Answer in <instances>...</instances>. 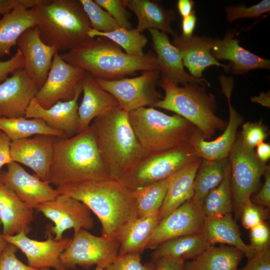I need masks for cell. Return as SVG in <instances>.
<instances>
[{
  "instance_id": "1",
  "label": "cell",
  "mask_w": 270,
  "mask_h": 270,
  "mask_svg": "<svg viewBox=\"0 0 270 270\" xmlns=\"http://www.w3.org/2000/svg\"><path fill=\"white\" fill-rule=\"evenodd\" d=\"M59 194L84 203L98 217L102 236L118 240L126 225L136 217L133 190L118 179L88 181L56 186Z\"/></svg>"
},
{
  "instance_id": "2",
  "label": "cell",
  "mask_w": 270,
  "mask_h": 270,
  "mask_svg": "<svg viewBox=\"0 0 270 270\" xmlns=\"http://www.w3.org/2000/svg\"><path fill=\"white\" fill-rule=\"evenodd\" d=\"M112 178L92 124L70 138L56 137L48 182L56 186Z\"/></svg>"
},
{
  "instance_id": "3",
  "label": "cell",
  "mask_w": 270,
  "mask_h": 270,
  "mask_svg": "<svg viewBox=\"0 0 270 270\" xmlns=\"http://www.w3.org/2000/svg\"><path fill=\"white\" fill-rule=\"evenodd\" d=\"M59 54L66 62L82 68L94 78L106 80L122 78L138 71H160L156 56L152 52L141 57L131 56L104 37H95Z\"/></svg>"
},
{
  "instance_id": "4",
  "label": "cell",
  "mask_w": 270,
  "mask_h": 270,
  "mask_svg": "<svg viewBox=\"0 0 270 270\" xmlns=\"http://www.w3.org/2000/svg\"><path fill=\"white\" fill-rule=\"evenodd\" d=\"M92 124L112 178L118 179L149 154L136 136L128 112L119 106L95 118Z\"/></svg>"
},
{
  "instance_id": "5",
  "label": "cell",
  "mask_w": 270,
  "mask_h": 270,
  "mask_svg": "<svg viewBox=\"0 0 270 270\" xmlns=\"http://www.w3.org/2000/svg\"><path fill=\"white\" fill-rule=\"evenodd\" d=\"M36 28L42 41L66 52L91 40L90 22L79 0H36Z\"/></svg>"
},
{
  "instance_id": "6",
  "label": "cell",
  "mask_w": 270,
  "mask_h": 270,
  "mask_svg": "<svg viewBox=\"0 0 270 270\" xmlns=\"http://www.w3.org/2000/svg\"><path fill=\"white\" fill-rule=\"evenodd\" d=\"M157 86L162 88L165 96L152 107L172 111L183 117L200 131L205 140L226 128L227 122L216 114L215 96L208 93L204 86L189 83L181 87L162 76Z\"/></svg>"
},
{
  "instance_id": "7",
  "label": "cell",
  "mask_w": 270,
  "mask_h": 270,
  "mask_svg": "<svg viewBox=\"0 0 270 270\" xmlns=\"http://www.w3.org/2000/svg\"><path fill=\"white\" fill-rule=\"evenodd\" d=\"M130 123L140 142L149 153L168 150L190 140L196 127L183 117L168 116L153 107L128 112Z\"/></svg>"
},
{
  "instance_id": "8",
  "label": "cell",
  "mask_w": 270,
  "mask_h": 270,
  "mask_svg": "<svg viewBox=\"0 0 270 270\" xmlns=\"http://www.w3.org/2000/svg\"><path fill=\"white\" fill-rule=\"evenodd\" d=\"M198 158L188 142L168 150L148 154L118 180L134 190L170 176Z\"/></svg>"
},
{
  "instance_id": "9",
  "label": "cell",
  "mask_w": 270,
  "mask_h": 270,
  "mask_svg": "<svg viewBox=\"0 0 270 270\" xmlns=\"http://www.w3.org/2000/svg\"><path fill=\"white\" fill-rule=\"evenodd\" d=\"M230 167V186L236 216L240 214L244 203L256 189L268 166L261 162L254 148L248 147L240 134L228 156Z\"/></svg>"
},
{
  "instance_id": "10",
  "label": "cell",
  "mask_w": 270,
  "mask_h": 270,
  "mask_svg": "<svg viewBox=\"0 0 270 270\" xmlns=\"http://www.w3.org/2000/svg\"><path fill=\"white\" fill-rule=\"evenodd\" d=\"M119 247L118 240L96 236L81 229L74 232L60 256V261L66 270L75 269L77 266L88 269L94 264L105 268L118 254Z\"/></svg>"
},
{
  "instance_id": "11",
  "label": "cell",
  "mask_w": 270,
  "mask_h": 270,
  "mask_svg": "<svg viewBox=\"0 0 270 270\" xmlns=\"http://www.w3.org/2000/svg\"><path fill=\"white\" fill-rule=\"evenodd\" d=\"M160 77V72L154 70L144 71L140 76L132 78L94 80L102 89L116 98L122 108L129 112L146 106L152 107L163 98L156 90Z\"/></svg>"
},
{
  "instance_id": "12",
  "label": "cell",
  "mask_w": 270,
  "mask_h": 270,
  "mask_svg": "<svg viewBox=\"0 0 270 270\" xmlns=\"http://www.w3.org/2000/svg\"><path fill=\"white\" fill-rule=\"evenodd\" d=\"M36 210L54 223L50 229L56 240L63 238L64 232L68 229L76 232L94 226L90 210L80 201L64 194L39 204Z\"/></svg>"
},
{
  "instance_id": "13",
  "label": "cell",
  "mask_w": 270,
  "mask_h": 270,
  "mask_svg": "<svg viewBox=\"0 0 270 270\" xmlns=\"http://www.w3.org/2000/svg\"><path fill=\"white\" fill-rule=\"evenodd\" d=\"M84 72L82 68L66 62L58 52H56L46 80L34 98L45 108H50L58 101L72 100Z\"/></svg>"
},
{
  "instance_id": "14",
  "label": "cell",
  "mask_w": 270,
  "mask_h": 270,
  "mask_svg": "<svg viewBox=\"0 0 270 270\" xmlns=\"http://www.w3.org/2000/svg\"><path fill=\"white\" fill-rule=\"evenodd\" d=\"M204 218L201 207L192 198L188 200L159 221L146 249L154 250L174 238L202 233Z\"/></svg>"
},
{
  "instance_id": "15",
  "label": "cell",
  "mask_w": 270,
  "mask_h": 270,
  "mask_svg": "<svg viewBox=\"0 0 270 270\" xmlns=\"http://www.w3.org/2000/svg\"><path fill=\"white\" fill-rule=\"evenodd\" d=\"M6 166V171L0 170V182L30 208L36 209L59 194L49 182L30 174L18 163L12 161Z\"/></svg>"
},
{
  "instance_id": "16",
  "label": "cell",
  "mask_w": 270,
  "mask_h": 270,
  "mask_svg": "<svg viewBox=\"0 0 270 270\" xmlns=\"http://www.w3.org/2000/svg\"><path fill=\"white\" fill-rule=\"evenodd\" d=\"M56 138L50 135L36 134L12 141L11 160L31 168L38 178L48 182Z\"/></svg>"
},
{
  "instance_id": "17",
  "label": "cell",
  "mask_w": 270,
  "mask_h": 270,
  "mask_svg": "<svg viewBox=\"0 0 270 270\" xmlns=\"http://www.w3.org/2000/svg\"><path fill=\"white\" fill-rule=\"evenodd\" d=\"M2 236L8 243L20 250L25 254L29 266L37 269L66 270L60 262V256L69 244L70 238L56 240L49 235L46 240L39 241L29 238L22 232L13 236Z\"/></svg>"
},
{
  "instance_id": "18",
  "label": "cell",
  "mask_w": 270,
  "mask_h": 270,
  "mask_svg": "<svg viewBox=\"0 0 270 270\" xmlns=\"http://www.w3.org/2000/svg\"><path fill=\"white\" fill-rule=\"evenodd\" d=\"M39 88L24 68L14 71L0 84V114L6 118L25 117Z\"/></svg>"
},
{
  "instance_id": "19",
  "label": "cell",
  "mask_w": 270,
  "mask_h": 270,
  "mask_svg": "<svg viewBox=\"0 0 270 270\" xmlns=\"http://www.w3.org/2000/svg\"><path fill=\"white\" fill-rule=\"evenodd\" d=\"M82 92L80 82L72 100L58 101L48 108H42L34 98L26 109L25 118H41L52 129L63 132L66 138L72 137L78 133V100Z\"/></svg>"
},
{
  "instance_id": "20",
  "label": "cell",
  "mask_w": 270,
  "mask_h": 270,
  "mask_svg": "<svg viewBox=\"0 0 270 270\" xmlns=\"http://www.w3.org/2000/svg\"><path fill=\"white\" fill-rule=\"evenodd\" d=\"M16 46L24 56V68L40 89L46 80L58 51L42 41L35 27L24 31L18 38Z\"/></svg>"
},
{
  "instance_id": "21",
  "label": "cell",
  "mask_w": 270,
  "mask_h": 270,
  "mask_svg": "<svg viewBox=\"0 0 270 270\" xmlns=\"http://www.w3.org/2000/svg\"><path fill=\"white\" fill-rule=\"evenodd\" d=\"M238 34L236 30H230L223 38L213 39L210 50L212 56L218 61L229 60L230 70L234 74H244L258 68L270 70V60L258 56L239 44Z\"/></svg>"
},
{
  "instance_id": "22",
  "label": "cell",
  "mask_w": 270,
  "mask_h": 270,
  "mask_svg": "<svg viewBox=\"0 0 270 270\" xmlns=\"http://www.w3.org/2000/svg\"><path fill=\"white\" fill-rule=\"evenodd\" d=\"M148 31L160 68V76L167 78L178 85L196 83L203 86H210L205 78H196L184 70L180 52L170 42L166 34L156 30Z\"/></svg>"
},
{
  "instance_id": "23",
  "label": "cell",
  "mask_w": 270,
  "mask_h": 270,
  "mask_svg": "<svg viewBox=\"0 0 270 270\" xmlns=\"http://www.w3.org/2000/svg\"><path fill=\"white\" fill-rule=\"evenodd\" d=\"M212 40L207 36L194 35L189 38L181 34L173 37L172 44L179 50L184 66L192 76L201 78L202 72L212 66L222 67L226 72L230 70V64H221L212 55Z\"/></svg>"
},
{
  "instance_id": "24",
  "label": "cell",
  "mask_w": 270,
  "mask_h": 270,
  "mask_svg": "<svg viewBox=\"0 0 270 270\" xmlns=\"http://www.w3.org/2000/svg\"><path fill=\"white\" fill-rule=\"evenodd\" d=\"M228 102L229 119L222 134L214 140L207 141L196 128L190 140L197 156L202 159L216 160L228 158L236 139L238 128L244 122V118L232 106L230 100H228Z\"/></svg>"
},
{
  "instance_id": "25",
  "label": "cell",
  "mask_w": 270,
  "mask_h": 270,
  "mask_svg": "<svg viewBox=\"0 0 270 270\" xmlns=\"http://www.w3.org/2000/svg\"><path fill=\"white\" fill-rule=\"evenodd\" d=\"M36 0H23L0 19V57L10 54L20 35L37 22Z\"/></svg>"
},
{
  "instance_id": "26",
  "label": "cell",
  "mask_w": 270,
  "mask_h": 270,
  "mask_svg": "<svg viewBox=\"0 0 270 270\" xmlns=\"http://www.w3.org/2000/svg\"><path fill=\"white\" fill-rule=\"evenodd\" d=\"M80 82L84 95L78 108V133L88 128L95 118L119 106L116 98L102 89L89 73L85 72Z\"/></svg>"
},
{
  "instance_id": "27",
  "label": "cell",
  "mask_w": 270,
  "mask_h": 270,
  "mask_svg": "<svg viewBox=\"0 0 270 270\" xmlns=\"http://www.w3.org/2000/svg\"><path fill=\"white\" fill-rule=\"evenodd\" d=\"M34 219V209L0 182V220L3 228L2 234L10 236L22 232L27 235Z\"/></svg>"
},
{
  "instance_id": "28",
  "label": "cell",
  "mask_w": 270,
  "mask_h": 270,
  "mask_svg": "<svg viewBox=\"0 0 270 270\" xmlns=\"http://www.w3.org/2000/svg\"><path fill=\"white\" fill-rule=\"evenodd\" d=\"M123 5L136 16V28L140 32L144 30H156L174 37L178 34L172 28L176 20L175 12L165 8L159 1L152 0H122Z\"/></svg>"
},
{
  "instance_id": "29",
  "label": "cell",
  "mask_w": 270,
  "mask_h": 270,
  "mask_svg": "<svg viewBox=\"0 0 270 270\" xmlns=\"http://www.w3.org/2000/svg\"><path fill=\"white\" fill-rule=\"evenodd\" d=\"M202 234L209 246L226 244L240 250L248 260L256 252L242 240L238 226L231 213L222 216H204Z\"/></svg>"
},
{
  "instance_id": "30",
  "label": "cell",
  "mask_w": 270,
  "mask_h": 270,
  "mask_svg": "<svg viewBox=\"0 0 270 270\" xmlns=\"http://www.w3.org/2000/svg\"><path fill=\"white\" fill-rule=\"evenodd\" d=\"M201 161L199 158L174 174L159 211V221L192 198L194 180Z\"/></svg>"
},
{
  "instance_id": "31",
  "label": "cell",
  "mask_w": 270,
  "mask_h": 270,
  "mask_svg": "<svg viewBox=\"0 0 270 270\" xmlns=\"http://www.w3.org/2000/svg\"><path fill=\"white\" fill-rule=\"evenodd\" d=\"M159 222V212L130 221L121 232L118 241V254L138 253L141 254L146 246Z\"/></svg>"
},
{
  "instance_id": "32",
  "label": "cell",
  "mask_w": 270,
  "mask_h": 270,
  "mask_svg": "<svg viewBox=\"0 0 270 270\" xmlns=\"http://www.w3.org/2000/svg\"><path fill=\"white\" fill-rule=\"evenodd\" d=\"M208 246L202 233L174 238L158 244L151 254L150 260L162 257L184 262L187 260H193Z\"/></svg>"
},
{
  "instance_id": "33",
  "label": "cell",
  "mask_w": 270,
  "mask_h": 270,
  "mask_svg": "<svg viewBox=\"0 0 270 270\" xmlns=\"http://www.w3.org/2000/svg\"><path fill=\"white\" fill-rule=\"evenodd\" d=\"M244 256L232 246L210 245L196 258L185 263L184 270H238Z\"/></svg>"
},
{
  "instance_id": "34",
  "label": "cell",
  "mask_w": 270,
  "mask_h": 270,
  "mask_svg": "<svg viewBox=\"0 0 270 270\" xmlns=\"http://www.w3.org/2000/svg\"><path fill=\"white\" fill-rule=\"evenodd\" d=\"M228 164V158L216 160L202 159L194 180L192 198L201 208L205 196L222 181Z\"/></svg>"
},
{
  "instance_id": "35",
  "label": "cell",
  "mask_w": 270,
  "mask_h": 270,
  "mask_svg": "<svg viewBox=\"0 0 270 270\" xmlns=\"http://www.w3.org/2000/svg\"><path fill=\"white\" fill-rule=\"evenodd\" d=\"M0 130L4 132L11 141L28 138L36 134L66 138L64 134L52 129L43 120L38 118L0 116Z\"/></svg>"
},
{
  "instance_id": "36",
  "label": "cell",
  "mask_w": 270,
  "mask_h": 270,
  "mask_svg": "<svg viewBox=\"0 0 270 270\" xmlns=\"http://www.w3.org/2000/svg\"><path fill=\"white\" fill-rule=\"evenodd\" d=\"M230 186V167L226 166L221 183L210 192L204 198L202 210L204 216H222L231 213L233 210Z\"/></svg>"
},
{
  "instance_id": "37",
  "label": "cell",
  "mask_w": 270,
  "mask_h": 270,
  "mask_svg": "<svg viewBox=\"0 0 270 270\" xmlns=\"http://www.w3.org/2000/svg\"><path fill=\"white\" fill-rule=\"evenodd\" d=\"M174 174L133 190L136 202V217L159 212Z\"/></svg>"
},
{
  "instance_id": "38",
  "label": "cell",
  "mask_w": 270,
  "mask_h": 270,
  "mask_svg": "<svg viewBox=\"0 0 270 270\" xmlns=\"http://www.w3.org/2000/svg\"><path fill=\"white\" fill-rule=\"evenodd\" d=\"M90 38L104 37L122 48L128 54L136 57L143 56L144 48L148 43V38L136 28L127 30L120 28L108 32H102L91 29L88 32Z\"/></svg>"
},
{
  "instance_id": "39",
  "label": "cell",
  "mask_w": 270,
  "mask_h": 270,
  "mask_svg": "<svg viewBox=\"0 0 270 270\" xmlns=\"http://www.w3.org/2000/svg\"><path fill=\"white\" fill-rule=\"evenodd\" d=\"M90 22L92 29L102 32H108L121 28L105 10L94 0H79Z\"/></svg>"
},
{
  "instance_id": "40",
  "label": "cell",
  "mask_w": 270,
  "mask_h": 270,
  "mask_svg": "<svg viewBox=\"0 0 270 270\" xmlns=\"http://www.w3.org/2000/svg\"><path fill=\"white\" fill-rule=\"evenodd\" d=\"M262 206L254 204L250 199L243 204L240 212L242 224L243 226L250 230L264 222L269 217V210Z\"/></svg>"
},
{
  "instance_id": "41",
  "label": "cell",
  "mask_w": 270,
  "mask_h": 270,
  "mask_svg": "<svg viewBox=\"0 0 270 270\" xmlns=\"http://www.w3.org/2000/svg\"><path fill=\"white\" fill-rule=\"evenodd\" d=\"M270 10V0H263L256 4L246 7L244 4L226 8V17L229 22L243 18H257Z\"/></svg>"
},
{
  "instance_id": "42",
  "label": "cell",
  "mask_w": 270,
  "mask_h": 270,
  "mask_svg": "<svg viewBox=\"0 0 270 270\" xmlns=\"http://www.w3.org/2000/svg\"><path fill=\"white\" fill-rule=\"evenodd\" d=\"M268 134V127L261 120L243 123L242 130L240 134L243 143L254 149L258 144L264 142Z\"/></svg>"
},
{
  "instance_id": "43",
  "label": "cell",
  "mask_w": 270,
  "mask_h": 270,
  "mask_svg": "<svg viewBox=\"0 0 270 270\" xmlns=\"http://www.w3.org/2000/svg\"><path fill=\"white\" fill-rule=\"evenodd\" d=\"M140 255L138 253L118 254L104 270H154V262L150 260L142 264Z\"/></svg>"
},
{
  "instance_id": "44",
  "label": "cell",
  "mask_w": 270,
  "mask_h": 270,
  "mask_svg": "<svg viewBox=\"0 0 270 270\" xmlns=\"http://www.w3.org/2000/svg\"><path fill=\"white\" fill-rule=\"evenodd\" d=\"M116 20L121 28L131 30L130 14L120 0H94Z\"/></svg>"
},
{
  "instance_id": "45",
  "label": "cell",
  "mask_w": 270,
  "mask_h": 270,
  "mask_svg": "<svg viewBox=\"0 0 270 270\" xmlns=\"http://www.w3.org/2000/svg\"><path fill=\"white\" fill-rule=\"evenodd\" d=\"M18 249L12 244H7L0 254V270H51L48 268L37 269L25 264L16 256Z\"/></svg>"
},
{
  "instance_id": "46",
  "label": "cell",
  "mask_w": 270,
  "mask_h": 270,
  "mask_svg": "<svg viewBox=\"0 0 270 270\" xmlns=\"http://www.w3.org/2000/svg\"><path fill=\"white\" fill-rule=\"evenodd\" d=\"M250 230V244L249 245L256 254L270 248V230L265 222Z\"/></svg>"
},
{
  "instance_id": "47",
  "label": "cell",
  "mask_w": 270,
  "mask_h": 270,
  "mask_svg": "<svg viewBox=\"0 0 270 270\" xmlns=\"http://www.w3.org/2000/svg\"><path fill=\"white\" fill-rule=\"evenodd\" d=\"M24 60L21 50L18 48L14 56L8 60H0V84L16 70L24 68Z\"/></svg>"
},
{
  "instance_id": "48",
  "label": "cell",
  "mask_w": 270,
  "mask_h": 270,
  "mask_svg": "<svg viewBox=\"0 0 270 270\" xmlns=\"http://www.w3.org/2000/svg\"><path fill=\"white\" fill-rule=\"evenodd\" d=\"M238 270H270V248L256 254L244 267Z\"/></svg>"
},
{
  "instance_id": "49",
  "label": "cell",
  "mask_w": 270,
  "mask_h": 270,
  "mask_svg": "<svg viewBox=\"0 0 270 270\" xmlns=\"http://www.w3.org/2000/svg\"><path fill=\"white\" fill-rule=\"evenodd\" d=\"M264 184L258 194L253 198V202L270 208V167L268 166L264 174Z\"/></svg>"
},
{
  "instance_id": "50",
  "label": "cell",
  "mask_w": 270,
  "mask_h": 270,
  "mask_svg": "<svg viewBox=\"0 0 270 270\" xmlns=\"http://www.w3.org/2000/svg\"><path fill=\"white\" fill-rule=\"evenodd\" d=\"M154 270H184L185 262L162 257L154 261Z\"/></svg>"
},
{
  "instance_id": "51",
  "label": "cell",
  "mask_w": 270,
  "mask_h": 270,
  "mask_svg": "<svg viewBox=\"0 0 270 270\" xmlns=\"http://www.w3.org/2000/svg\"><path fill=\"white\" fill-rule=\"evenodd\" d=\"M11 142L6 134L0 130V170L4 165L12 161L10 154Z\"/></svg>"
},
{
  "instance_id": "52",
  "label": "cell",
  "mask_w": 270,
  "mask_h": 270,
  "mask_svg": "<svg viewBox=\"0 0 270 270\" xmlns=\"http://www.w3.org/2000/svg\"><path fill=\"white\" fill-rule=\"evenodd\" d=\"M197 18L194 10L188 16L183 18L182 20V34L181 35L186 38H189L193 36V32L196 27Z\"/></svg>"
},
{
  "instance_id": "53",
  "label": "cell",
  "mask_w": 270,
  "mask_h": 270,
  "mask_svg": "<svg viewBox=\"0 0 270 270\" xmlns=\"http://www.w3.org/2000/svg\"><path fill=\"white\" fill-rule=\"evenodd\" d=\"M256 154L258 159L266 164L270 158V144L269 143L260 142L256 146Z\"/></svg>"
},
{
  "instance_id": "54",
  "label": "cell",
  "mask_w": 270,
  "mask_h": 270,
  "mask_svg": "<svg viewBox=\"0 0 270 270\" xmlns=\"http://www.w3.org/2000/svg\"><path fill=\"white\" fill-rule=\"evenodd\" d=\"M194 6V2L192 0H178L177 3L178 10L182 18L190 14Z\"/></svg>"
},
{
  "instance_id": "55",
  "label": "cell",
  "mask_w": 270,
  "mask_h": 270,
  "mask_svg": "<svg viewBox=\"0 0 270 270\" xmlns=\"http://www.w3.org/2000/svg\"><path fill=\"white\" fill-rule=\"evenodd\" d=\"M23 0H0V14H6L12 10Z\"/></svg>"
},
{
  "instance_id": "56",
  "label": "cell",
  "mask_w": 270,
  "mask_h": 270,
  "mask_svg": "<svg viewBox=\"0 0 270 270\" xmlns=\"http://www.w3.org/2000/svg\"><path fill=\"white\" fill-rule=\"evenodd\" d=\"M250 100L252 102H256L264 106H270V93L268 90L266 93L262 92L258 96L252 97Z\"/></svg>"
},
{
  "instance_id": "57",
  "label": "cell",
  "mask_w": 270,
  "mask_h": 270,
  "mask_svg": "<svg viewBox=\"0 0 270 270\" xmlns=\"http://www.w3.org/2000/svg\"><path fill=\"white\" fill-rule=\"evenodd\" d=\"M2 225V222L0 220V228ZM8 242L7 241L3 238L2 234H0V254L4 250V248H6V246Z\"/></svg>"
},
{
  "instance_id": "58",
  "label": "cell",
  "mask_w": 270,
  "mask_h": 270,
  "mask_svg": "<svg viewBox=\"0 0 270 270\" xmlns=\"http://www.w3.org/2000/svg\"><path fill=\"white\" fill-rule=\"evenodd\" d=\"M72 270H80L75 268V269ZM94 270H104V268H102L100 267V266H96V268Z\"/></svg>"
},
{
  "instance_id": "59",
  "label": "cell",
  "mask_w": 270,
  "mask_h": 270,
  "mask_svg": "<svg viewBox=\"0 0 270 270\" xmlns=\"http://www.w3.org/2000/svg\"><path fill=\"white\" fill-rule=\"evenodd\" d=\"M0 116H2L1 115H0Z\"/></svg>"
}]
</instances>
